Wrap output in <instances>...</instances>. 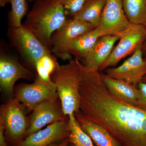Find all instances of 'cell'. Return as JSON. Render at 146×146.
Wrapping results in <instances>:
<instances>
[{"label": "cell", "mask_w": 146, "mask_h": 146, "mask_svg": "<svg viewBox=\"0 0 146 146\" xmlns=\"http://www.w3.org/2000/svg\"><path fill=\"white\" fill-rule=\"evenodd\" d=\"M67 20L64 8L56 0H35L23 25L50 50L51 36Z\"/></svg>", "instance_id": "obj_2"}, {"label": "cell", "mask_w": 146, "mask_h": 146, "mask_svg": "<svg viewBox=\"0 0 146 146\" xmlns=\"http://www.w3.org/2000/svg\"><path fill=\"white\" fill-rule=\"evenodd\" d=\"M120 36L116 35H106L100 36L92 49L80 60L84 67L99 70L100 68L111 54L115 43Z\"/></svg>", "instance_id": "obj_14"}, {"label": "cell", "mask_w": 146, "mask_h": 146, "mask_svg": "<svg viewBox=\"0 0 146 146\" xmlns=\"http://www.w3.org/2000/svg\"><path fill=\"white\" fill-rule=\"evenodd\" d=\"M65 10L66 16L72 17L78 12L86 0H56Z\"/></svg>", "instance_id": "obj_23"}, {"label": "cell", "mask_w": 146, "mask_h": 146, "mask_svg": "<svg viewBox=\"0 0 146 146\" xmlns=\"http://www.w3.org/2000/svg\"><path fill=\"white\" fill-rule=\"evenodd\" d=\"M138 87L141 94L138 108L146 111V84L141 82L138 83Z\"/></svg>", "instance_id": "obj_24"}, {"label": "cell", "mask_w": 146, "mask_h": 146, "mask_svg": "<svg viewBox=\"0 0 146 146\" xmlns=\"http://www.w3.org/2000/svg\"><path fill=\"white\" fill-rule=\"evenodd\" d=\"M0 146H7L5 129L2 123L0 121Z\"/></svg>", "instance_id": "obj_25"}, {"label": "cell", "mask_w": 146, "mask_h": 146, "mask_svg": "<svg viewBox=\"0 0 146 146\" xmlns=\"http://www.w3.org/2000/svg\"><path fill=\"white\" fill-rule=\"evenodd\" d=\"M56 57L51 52L43 55L36 62L35 71L36 75L46 82H52L51 76L59 66Z\"/></svg>", "instance_id": "obj_21"}, {"label": "cell", "mask_w": 146, "mask_h": 146, "mask_svg": "<svg viewBox=\"0 0 146 146\" xmlns=\"http://www.w3.org/2000/svg\"><path fill=\"white\" fill-rule=\"evenodd\" d=\"M29 117V126L26 136L41 130L47 125L63 121L69 118L63 112L59 97L45 101L37 105Z\"/></svg>", "instance_id": "obj_10"}, {"label": "cell", "mask_w": 146, "mask_h": 146, "mask_svg": "<svg viewBox=\"0 0 146 146\" xmlns=\"http://www.w3.org/2000/svg\"><path fill=\"white\" fill-rule=\"evenodd\" d=\"M11 45L15 48L29 67L35 71L37 61L51 51L46 48L28 29L9 27L7 33Z\"/></svg>", "instance_id": "obj_4"}, {"label": "cell", "mask_w": 146, "mask_h": 146, "mask_svg": "<svg viewBox=\"0 0 146 146\" xmlns=\"http://www.w3.org/2000/svg\"><path fill=\"white\" fill-rule=\"evenodd\" d=\"M82 72L81 63L77 58H73L67 64L59 65L51 76L67 116L79 111V89Z\"/></svg>", "instance_id": "obj_3"}, {"label": "cell", "mask_w": 146, "mask_h": 146, "mask_svg": "<svg viewBox=\"0 0 146 146\" xmlns=\"http://www.w3.org/2000/svg\"><path fill=\"white\" fill-rule=\"evenodd\" d=\"M11 5V10L8 13L9 27H19L22 26L21 21L27 15L28 4L27 0H9Z\"/></svg>", "instance_id": "obj_22"}, {"label": "cell", "mask_w": 146, "mask_h": 146, "mask_svg": "<svg viewBox=\"0 0 146 146\" xmlns=\"http://www.w3.org/2000/svg\"><path fill=\"white\" fill-rule=\"evenodd\" d=\"M100 74L102 80L112 95L121 101L138 108L141 94L138 86Z\"/></svg>", "instance_id": "obj_15"}, {"label": "cell", "mask_w": 146, "mask_h": 146, "mask_svg": "<svg viewBox=\"0 0 146 146\" xmlns=\"http://www.w3.org/2000/svg\"><path fill=\"white\" fill-rule=\"evenodd\" d=\"M68 125L70 143L74 146H94L92 139L82 129L76 119L75 114L69 115Z\"/></svg>", "instance_id": "obj_20"}, {"label": "cell", "mask_w": 146, "mask_h": 146, "mask_svg": "<svg viewBox=\"0 0 146 146\" xmlns=\"http://www.w3.org/2000/svg\"><path fill=\"white\" fill-rule=\"evenodd\" d=\"M31 71L25 68L17 59L9 55L0 56V86L7 95L13 96L14 85L20 79L34 80L36 77Z\"/></svg>", "instance_id": "obj_11"}, {"label": "cell", "mask_w": 146, "mask_h": 146, "mask_svg": "<svg viewBox=\"0 0 146 146\" xmlns=\"http://www.w3.org/2000/svg\"><path fill=\"white\" fill-rule=\"evenodd\" d=\"M82 129L97 146H121L105 128L84 117L80 111L74 113Z\"/></svg>", "instance_id": "obj_16"}, {"label": "cell", "mask_w": 146, "mask_h": 146, "mask_svg": "<svg viewBox=\"0 0 146 146\" xmlns=\"http://www.w3.org/2000/svg\"><path fill=\"white\" fill-rule=\"evenodd\" d=\"M29 2H34L35 0H27Z\"/></svg>", "instance_id": "obj_29"}, {"label": "cell", "mask_w": 146, "mask_h": 146, "mask_svg": "<svg viewBox=\"0 0 146 146\" xmlns=\"http://www.w3.org/2000/svg\"><path fill=\"white\" fill-rule=\"evenodd\" d=\"M96 28L91 24L77 19H67L65 23L51 36V51L56 57L64 61L72 60V56L69 53V49L73 41Z\"/></svg>", "instance_id": "obj_6"}, {"label": "cell", "mask_w": 146, "mask_h": 146, "mask_svg": "<svg viewBox=\"0 0 146 146\" xmlns=\"http://www.w3.org/2000/svg\"><path fill=\"white\" fill-rule=\"evenodd\" d=\"M106 2L107 0H86L81 9L72 18L98 27Z\"/></svg>", "instance_id": "obj_17"}, {"label": "cell", "mask_w": 146, "mask_h": 146, "mask_svg": "<svg viewBox=\"0 0 146 146\" xmlns=\"http://www.w3.org/2000/svg\"><path fill=\"white\" fill-rule=\"evenodd\" d=\"M145 29L146 39L142 48V51H143L144 56L146 55V26L145 27Z\"/></svg>", "instance_id": "obj_27"}, {"label": "cell", "mask_w": 146, "mask_h": 146, "mask_svg": "<svg viewBox=\"0 0 146 146\" xmlns=\"http://www.w3.org/2000/svg\"><path fill=\"white\" fill-rule=\"evenodd\" d=\"M102 35L98 28L75 39L69 48V53L79 60L82 59L94 47Z\"/></svg>", "instance_id": "obj_18"}, {"label": "cell", "mask_w": 146, "mask_h": 146, "mask_svg": "<svg viewBox=\"0 0 146 146\" xmlns=\"http://www.w3.org/2000/svg\"><path fill=\"white\" fill-rule=\"evenodd\" d=\"M69 118L49 125L43 129L27 136L17 146H48L68 138Z\"/></svg>", "instance_id": "obj_13"}, {"label": "cell", "mask_w": 146, "mask_h": 146, "mask_svg": "<svg viewBox=\"0 0 146 146\" xmlns=\"http://www.w3.org/2000/svg\"><path fill=\"white\" fill-rule=\"evenodd\" d=\"M123 5L130 23L146 26V0H123Z\"/></svg>", "instance_id": "obj_19"}, {"label": "cell", "mask_w": 146, "mask_h": 146, "mask_svg": "<svg viewBox=\"0 0 146 146\" xmlns=\"http://www.w3.org/2000/svg\"><path fill=\"white\" fill-rule=\"evenodd\" d=\"M105 71L106 75L110 78L138 86L146 74V61L142 48L137 50L120 66L107 68Z\"/></svg>", "instance_id": "obj_12"}, {"label": "cell", "mask_w": 146, "mask_h": 146, "mask_svg": "<svg viewBox=\"0 0 146 146\" xmlns=\"http://www.w3.org/2000/svg\"><path fill=\"white\" fill-rule=\"evenodd\" d=\"M146 39L145 27L133 24L121 36L117 44L114 48L111 54L99 71L115 67L122 59L142 48Z\"/></svg>", "instance_id": "obj_8"}, {"label": "cell", "mask_w": 146, "mask_h": 146, "mask_svg": "<svg viewBox=\"0 0 146 146\" xmlns=\"http://www.w3.org/2000/svg\"><path fill=\"white\" fill-rule=\"evenodd\" d=\"M141 82L146 84V74L143 77V79H142V81Z\"/></svg>", "instance_id": "obj_28"}, {"label": "cell", "mask_w": 146, "mask_h": 146, "mask_svg": "<svg viewBox=\"0 0 146 146\" xmlns=\"http://www.w3.org/2000/svg\"><path fill=\"white\" fill-rule=\"evenodd\" d=\"M144 59H145V60L146 61V55L145 56H144Z\"/></svg>", "instance_id": "obj_30"}, {"label": "cell", "mask_w": 146, "mask_h": 146, "mask_svg": "<svg viewBox=\"0 0 146 146\" xmlns=\"http://www.w3.org/2000/svg\"><path fill=\"white\" fill-rule=\"evenodd\" d=\"M82 66L80 113L105 128L121 146H146V111L118 99L108 89L99 70Z\"/></svg>", "instance_id": "obj_1"}, {"label": "cell", "mask_w": 146, "mask_h": 146, "mask_svg": "<svg viewBox=\"0 0 146 146\" xmlns=\"http://www.w3.org/2000/svg\"><path fill=\"white\" fill-rule=\"evenodd\" d=\"M70 143L69 138H65L62 142L59 144H52L48 146H68V144Z\"/></svg>", "instance_id": "obj_26"}, {"label": "cell", "mask_w": 146, "mask_h": 146, "mask_svg": "<svg viewBox=\"0 0 146 146\" xmlns=\"http://www.w3.org/2000/svg\"><path fill=\"white\" fill-rule=\"evenodd\" d=\"M31 84L21 83L14 87L13 96L32 111L37 105L58 97L55 85L52 81L46 82L36 75Z\"/></svg>", "instance_id": "obj_7"}, {"label": "cell", "mask_w": 146, "mask_h": 146, "mask_svg": "<svg viewBox=\"0 0 146 146\" xmlns=\"http://www.w3.org/2000/svg\"><path fill=\"white\" fill-rule=\"evenodd\" d=\"M133 25L126 15L123 0H107L97 28L102 36L116 35L121 37Z\"/></svg>", "instance_id": "obj_9"}, {"label": "cell", "mask_w": 146, "mask_h": 146, "mask_svg": "<svg viewBox=\"0 0 146 146\" xmlns=\"http://www.w3.org/2000/svg\"><path fill=\"white\" fill-rule=\"evenodd\" d=\"M74 146L73 145V146Z\"/></svg>", "instance_id": "obj_31"}, {"label": "cell", "mask_w": 146, "mask_h": 146, "mask_svg": "<svg viewBox=\"0 0 146 146\" xmlns=\"http://www.w3.org/2000/svg\"><path fill=\"white\" fill-rule=\"evenodd\" d=\"M27 108L16 98H12L1 106L0 121L5 129V134L9 139L17 143V146L26 136L29 126Z\"/></svg>", "instance_id": "obj_5"}]
</instances>
